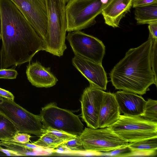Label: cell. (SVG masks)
<instances>
[{"label":"cell","mask_w":157,"mask_h":157,"mask_svg":"<svg viewBox=\"0 0 157 157\" xmlns=\"http://www.w3.org/2000/svg\"><path fill=\"white\" fill-rule=\"evenodd\" d=\"M2 46L0 69L29 62L40 51H45L42 39L10 0H0Z\"/></svg>","instance_id":"6da1fadb"},{"label":"cell","mask_w":157,"mask_h":157,"mask_svg":"<svg viewBox=\"0 0 157 157\" xmlns=\"http://www.w3.org/2000/svg\"><path fill=\"white\" fill-rule=\"evenodd\" d=\"M153 39H148L137 47L130 49L109 74L116 89L143 95L154 84L157 86L151 65Z\"/></svg>","instance_id":"7a4b0ae2"},{"label":"cell","mask_w":157,"mask_h":157,"mask_svg":"<svg viewBox=\"0 0 157 157\" xmlns=\"http://www.w3.org/2000/svg\"><path fill=\"white\" fill-rule=\"evenodd\" d=\"M48 17L45 51L59 57L67 48L65 44L67 22L66 4L63 0H46Z\"/></svg>","instance_id":"3957f363"},{"label":"cell","mask_w":157,"mask_h":157,"mask_svg":"<svg viewBox=\"0 0 157 157\" xmlns=\"http://www.w3.org/2000/svg\"><path fill=\"white\" fill-rule=\"evenodd\" d=\"M109 0H69L66 4L67 31L87 28L94 25Z\"/></svg>","instance_id":"277c9868"},{"label":"cell","mask_w":157,"mask_h":157,"mask_svg":"<svg viewBox=\"0 0 157 157\" xmlns=\"http://www.w3.org/2000/svg\"><path fill=\"white\" fill-rule=\"evenodd\" d=\"M109 127L128 143L157 137V122L140 116L121 115L118 120Z\"/></svg>","instance_id":"5b68a950"},{"label":"cell","mask_w":157,"mask_h":157,"mask_svg":"<svg viewBox=\"0 0 157 157\" xmlns=\"http://www.w3.org/2000/svg\"><path fill=\"white\" fill-rule=\"evenodd\" d=\"M39 116L44 129L50 128L79 136L84 129L78 117L71 111L58 107L54 102L42 108Z\"/></svg>","instance_id":"8992f818"},{"label":"cell","mask_w":157,"mask_h":157,"mask_svg":"<svg viewBox=\"0 0 157 157\" xmlns=\"http://www.w3.org/2000/svg\"><path fill=\"white\" fill-rule=\"evenodd\" d=\"M0 113L14 124L19 133H25L40 136L44 127L39 115L34 114L14 101L0 97Z\"/></svg>","instance_id":"52a82bcc"},{"label":"cell","mask_w":157,"mask_h":157,"mask_svg":"<svg viewBox=\"0 0 157 157\" xmlns=\"http://www.w3.org/2000/svg\"><path fill=\"white\" fill-rule=\"evenodd\" d=\"M84 151L109 152L128 146L109 127L93 128H85L79 136Z\"/></svg>","instance_id":"ba28073f"},{"label":"cell","mask_w":157,"mask_h":157,"mask_svg":"<svg viewBox=\"0 0 157 157\" xmlns=\"http://www.w3.org/2000/svg\"><path fill=\"white\" fill-rule=\"evenodd\" d=\"M66 39L75 55L102 63L105 47L101 40L80 30L69 32Z\"/></svg>","instance_id":"9c48e42d"},{"label":"cell","mask_w":157,"mask_h":157,"mask_svg":"<svg viewBox=\"0 0 157 157\" xmlns=\"http://www.w3.org/2000/svg\"><path fill=\"white\" fill-rule=\"evenodd\" d=\"M10 0L23 14L44 42L48 26L46 0Z\"/></svg>","instance_id":"30bf717a"},{"label":"cell","mask_w":157,"mask_h":157,"mask_svg":"<svg viewBox=\"0 0 157 157\" xmlns=\"http://www.w3.org/2000/svg\"><path fill=\"white\" fill-rule=\"evenodd\" d=\"M105 92L91 85L84 90L80 101L81 116L89 128H98L99 114Z\"/></svg>","instance_id":"8fae6325"},{"label":"cell","mask_w":157,"mask_h":157,"mask_svg":"<svg viewBox=\"0 0 157 157\" xmlns=\"http://www.w3.org/2000/svg\"><path fill=\"white\" fill-rule=\"evenodd\" d=\"M72 63L75 67L89 81L90 85L103 90L106 89V74L102 63H98L75 55Z\"/></svg>","instance_id":"7c38bea8"},{"label":"cell","mask_w":157,"mask_h":157,"mask_svg":"<svg viewBox=\"0 0 157 157\" xmlns=\"http://www.w3.org/2000/svg\"><path fill=\"white\" fill-rule=\"evenodd\" d=\"M114 94L121 112L127 116H142L146 102L142 96L124 90Z\"/></svg>","instance_id":"4fadbf2b"},{"label":"cell","mask_w":157,"mask_h":157,"mask_svg":"<svg viewBox=\"0 0 157 157\" xmlns=\"http://www.w3.org/2000/svg\"><path fill=\"white\" fill-rule=\"evenodd\" d=\"M132 0H109L101 13L105 23L113 28L119 27L120 22L130 11Z\"/></svg>","instance_id":"5bb4252c"},{"label":"cell","mask_w":157,"mask_h":157,"mask_svg":"<svg viewBox=\"0 0 157 157\" xmlns=\"http://www.w3.org/2000/svg\"><path fill=\"white\" fill-rule=\"evenodd\" d=\"M120 115L114 94L105 92L99 114L98 128L109 127L118 120Z\"/></svg>","instance_id":"9a60e30c"},{"label":"cell","mask_w":157,"mask_h":157,"mask_svg":"<svg viewBox=\"0 0 157 157\" xmlns=\"http://www.w3.org/2000/svg\"><path fill=\"white\" fill-rule=\"evenodd\" d=\"M26 73L31 84L37 87L48 88L56 85L58 80L51 72L39 62L29 63L27 66Z\"/></svg>","instance_id":"2e32d148"},{"label":"cell","mask_w":157,"mask_h":157,"mask_svg":"<svg viewBox=\"0 0 157 157\" xmlns=\"http://www.w3.org/2000/svg\"><path fill=\"white\" fill-rule=\"evenodd\" d=\"M132 151L131 156H154L157 154V137L129 143Z\"/></svg>","instance_id":"e0dca14e"},{"label":"cell","mask_w":157,"mask_h":157,"mask_svg":"<svg viewBox=\"0 0 157 157\" xmlns=\"http://www.w3.org/2000/svg\"><path fill=\"white\" fill-rule=\"evenodd\" d=\"M135 8V18L138 25L157 22V4Z\"/></svg>","instance_id":"ac0fdd59"},{"label":"cell","mask_w":157,"mask_h":157,"mask_svg":"<svg viewBox=\"0 0 157 157\" xmlns=\"http://www.w3.org/2000/svg\"><path fill=\"white\" fill-rule=\"evenodd\" d=\"M18 133L13 123L0 113V140H13V137Z\"/></svg>","instance_id":"d6986e66"},{"label":"cell","mask_w":157,"mask_h":157,"mask_svg":"<svg viewBox=\"0 0 157 157\" xmlns=\"http://www.w3.org/2000/svg\"><path fill=\"white\" fill-rule=\"evenodd\" d=\"M66 142L50 134L44 132L40 136V138L37 140L33 143L44 148L54 149Z\"/></svg>","instance_id":"ffe728a7"},{"label":"cell","mask_w":157,"mask_h":157,"mask_svg":"<svg viewBox=\"0 0 157 157\" xmlns=\"http://www.w3.org/2000/svg\"><path fill=\"white\" fill-rule=\"evenodd\" d=\"M0 145L6 148L16 151L22 155L26 156L35 154V150L29 149L24 146L22 143H19L12 140H1Z\"/></svg>","instance_id":"44dd1931"},{"label":"cell","mask_w":157,"mask_h":157,"mask_svg":"<svg viewBox=\"0 0 157 157\" xmlns=\"http://www.w3.org/2000/svg\"><path fill=\"white\" fill-rule=\"evenodd\" d=\"M141 117L149 121L157 122V100L148 99Z\"/></svg>","instance_id":"7402d4cb"},{"label":"cell","mask_w":157,"mask_h":157,"mask_svg":"<svg viewBox=\"0 0 157 157\" xmlns=\"http://www.w3.org/2000/svg\"><path fill=\"white\" fill-rule=\"evenodd\" d=\"M58 147L67 151H84L79 136L73 139L61 144Z\"/></svg>","instance_id":"603a6c76"},{"label":"cell","mask_w":157,"mask_h":157,"mask_svg":"<svg viewBox=\"0 0 157 157\" xmlns=\"http://www.w3.org/2000/svg\"><path fill=\"white\" fill-rule=\"evenodd\" d=\"M44 132L48 133L54 136L57 138L66 142L73 139L77 136H78L63 131L50 128L44 129L43 133Z\"/></svg>","instance_id":"cb8c5ba5"},{"label":"cell","mask_w":157,"mask_h":157,"mask_svg":"<svg viewBox=\"0 0 157 157\" xmlns=\"http://www.w3.org/2000/svg\"><path fill=\"white\" fill-rule=\"evenodd\" d=\"M157 39H153L151 56V65L155 78H157Z\"/></svg>","instance_id":"d4e9b609"},{"label":"cell","mask_w":157,"mask_h":157,"mask_svg":"<svg viewBox=\"0 0 157 157\" xmlns=\"http://www.w3.org/2000/svg\"><path fill=\"white\" fill-rule=\"evenodd\" d=\"M109 151V154L111 156L118 157L131 156L132 152L128 146Z\"/></svg>","instance_id":"484cf974"},{"label":"cell","mask_w":157,"mask_h":157,"mask_svg":"<svg viewBox=\"0 0 157 157\" xmlns=\"http://www.w3.org/2000/svg\"><path fill=\"white\" fill-rule=\"evenodd\" d=\"M18 74L17 71L12 69H0V78L6 79H15Z\"/></svg>","instance_id":"4316f807"},{"label":"cell","mask_w":157,"mask_h":157,"mask_svg":"<svg viewBox=\"0 0 157 157\" xmlns=\"http://www.w3.org/2000/svg\"><path fill=\"white\" fill-rule=\"evenodd\" d=\"M31 136L27 133H18L13 137V140L19 143H29Z\"/></svg>","instance_id":"83f0119b"},{"label":"cell","mask_w":157,"mask_h":157,"mask_svg":"<svg viewBox=\"0 0 157 157\" xmlns=\"http://www.w3.org/2000/svg\"><path fill=\"white\" fill-rule=\"evenodd\" d=\"M157 4V0H132L133 8Z\"/></svg>","instance_id":"f1b7e54d"},{"label":"cell","mask_w":157,"mask_h":157,"mask_svg":"<svg viewBox=\"0 0 157 157\" xmlns=\"http://www.w3.org/2000/svg\"><path fill=\"white\" fill-rule=\"evenodd\" d=\"M149 36L148 39H157V22L149 24Z\"/></svg>","instance_id":"f546056e"},{"label":"cell","mask_w":157,"mask_h":157,"mask_svg":"<svg viewBox=\"0 0 157 157\" xmlns=\"http://www.w3.org/2000/svg\"><path fill=\"white\" fill-rule=\"evenodd\" d=\"M0 97L3 98L14 101V96L9 91L0 88Z\"/></svg>","instance_id":"4dcf8cb0"},{"label":"cell","mask_w":157,"mask_h":157,"mask_svg":"<svg viewBox=\"0 0 157 157\" xmlns=\"http://www.w3.org/2000/svg\"><path fill=\"white\" fill-rule=\"evenodd\" d=\"M0 151L2 152L8 156H23L20 153L13 150L8 149H4L2 147L0 148Z\"/></svg>","instance_id":"1f68e13d"},{"label":"cell","mask_w":157,"mask_h":157,"mask_svg":"<svg viewBox=\"0 0 157 157\" xmlns=\"http://www.w3.org/2000/svg\"><path fill=\"white\" fill-rule=\"evenodd\" d=\"M2 19L0 10V40L2 39Z\"/></svg>","instance_id":"d6a6232c"},{"label":"cell","mask_w":157,"mask_h":157,"mask_svg":"<svg viewBox=\"0 0 157 157\" xmlns=\"http://www.w3.org/2000/svg\"><path fill=\"white\" fill-rule=\"evenodd\" d=\"M65 3L66 4L67 2L69 1V0H63Z\"/></svg>","instance_id":"836d02e7"},{"label":"cell","mask_w":157,"mask_h":157,"mask_svg":"<svg viewBox=\"0 0 157 157\" xmlns=\"http://www.w3.org/2000/svg\"><path fill=\"white\" fill-rule=\"evenodd\" d=\"M2 147L0 145V148Z\"/></svg>","instance_id":"e575fe53"}]
</instances>
